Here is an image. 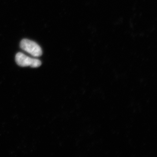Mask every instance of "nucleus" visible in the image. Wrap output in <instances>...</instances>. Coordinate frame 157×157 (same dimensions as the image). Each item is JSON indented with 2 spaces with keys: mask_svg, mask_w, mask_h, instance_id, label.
<instances>
[{
  "mask_svg": "<svg viewBox=\"0 0 157 157\" xmlns=\"http://www.w3.org/2000/svg\"><path fill=\"white\" fill-rule=\"evenodd\" d=\"M20 47L22 50L34 57L42 56V48L37 43L27 39H24L20 43Z\"/></svg>",
  "mask_w": 157,
  "mask_h": 157,
  "instance_id": "obj_1",
  "label": "nucleus"
},
{
  "mask_svg": "<svg viewBox=\"0 0 157 157\" xmlns=\"http://www.w3.org/2000/svg\"><path fill=\"white\" fill-rule=\"evenodd\" d=\"M15 61L18 66L22 67L37 68L42 64L41 61L38 59L30 57L22 52H18L16 55Z\"/></svg>",
  "mask_w": 157,
  "mask_h": 157,
  "instance_id": "obj_2",
  "label": "nucleus"
}]
</instances>
